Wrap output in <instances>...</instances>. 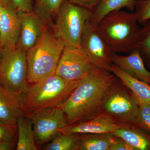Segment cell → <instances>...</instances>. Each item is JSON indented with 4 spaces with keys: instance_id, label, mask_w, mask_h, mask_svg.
<instances>
[{
    "instance_id": "1",
    "label": "cell",
    "mask_w": 150,
    "mask_h": 150,
    "mask_svg": "<svg viewBox=\"0 0 150 150\" xmlns=\"http://www.w3.org/2000/svg\"><path fill=\"white\" fill-rule=\"evenodd\" d=\"M116 76L111 72L94 67L60 106L68 125L88 120L101 113L103 100Z\"/></svg>"
},
{
    "instance_id": "2",
    "label": "cell",
    "mask_w": 150,
    "mask_h": 150,
    "mask_svg": "<svg viewBox=\"0 0 150 150\" xmlns=\"http://www.w3.org/2000/svg\"><path fill=\"white\" fill-rule=\"evenodd\" d=\"M136 13L115 11L98 23L100 34L114 53L129 54L137 48L140 28Z\"/></svg>"
},
{
    "instance_id": "3",
    "label": "cell",
    "mask_w": 150,
    "mask_h": 150,
    "mask_svg": "<svg viewBox=\"0 0 150 150\" xmlns=\"http://www.w3.org/2000/svg\"><path fill=\"white\" fill-rule=\"evenodd\" d=\"M80 80L68 81L54 74L32 83L23 93V114L27 115L49 108L60 107Z\"/></svg>"
},
{
    "instance_id": "4",
    "label": "cell",
    "mask_w": 150,
    "mask_h": 150,
    "mask_svg": "<svg viewBox=\"0 0 150 150\" xmlns=\"http://www.w3.org/2000/svg\"><path fill=\"white\" fill-rule=\"evenodd\" d=\"M64 43L55 35L53 26L27 52L28 81L34 83L55 74L64 48Z\"/></svg>"
},
{
    "instance_id": "5",
    "label": "cell",
    "mask_w": 150,
    "mask_h": 150,
    "mask_svg": "<svg viewBox=\"0 0 150 150\" xmlns=\"http://www.w3.org/2000/svg\"><path fill=\"white\" fill-rule=\"evenodd\" d=\"M92 16V10L63 0L53 24L54 33L65 46L79 47L86 24Z\"/></svg>"
},
{
    "instance_id": "6",
    "label": "cell",
    "mask_w": 150,
    "mask_h": 150,
    "mask_svg": "<svg viewBox=\"0 0 150 150\" xmlns=\"http://www.w3.org/2000/svg\"><path fill=\"white\" fill-rule=\"evenodd\" d=\"M139 108V104L130 90L116 76L105 97L101 113L122 126H134Z\"/></svg>"
},
{
    "instance_id": "7",
    "label": "cell",
    "mask_w": 150,
    "mask_h": 150,
    "mask_svg": "<svg viewBox=\"0 0 150 150\" xmlns=\"http://www.w3.org/2000/svg\"><path fill=\"white\" fill-rule=\"evenodd\" d=\"M27 52L18 46L1 49L0 84L24 93L28 86Z\"/></svg>"
},
{
    "instance_id": "8",
    "label": "cell",
    "mask_w": 150,
    "mask_h": 150,
    "mask_svg": "<svg viewBox=\"0 0 150 150\" xmlns=\"http://www.w3.org/2000/svg\"><path fill=\"white\" fill-rule=\"evenodd\" d=\"M79 48L95 67L111 72L113 52L103 38L98 23L91 18L86 24Z\"/></svg>"
},
{
    "instance_id": "9",
    "label": "cell",
    "mask_w": 150,
    "mask_h": 150,
    "mask_svg": "<svg viewBox=\"0 0 150 150\" xmlns=\"http://www.w3.org/2000/svg\"><path fill=\"white\" fill-rule=\"evenodd\" d=\"M25 115L32 122L38 149L59 134V129L68 125L67 117L60 107L45 108Z\"/></svg>"
},
{
    "instance_id": "10",
    "label": "cell",
    "mask_w": 150,
    "mask_h": 150,
    "mask_svg": "<svg viewBox=\"0 0 150 150\" xmlns=\"http://www.w3.org/2000/svg\"><path fill=\"white\" fill-rule=\"evenodd\" d=\"M79 47L65 46L55 74L68 81H79L94 67Z\"/></svg>"
},
{
    "instance_id": "11",
    "label": "cell",
    "mask_w": 150,
    "mask_h": 150,
    "mask_svg": "<svg viewBox=\"0 0 150 150\" xmlns=\"http://www.w3.org/2000/svg\"><path fill=\"white\" fill-rule=\"evenodd\" d=\"M18 13L21 29L17 46L27 51L37 43L46 30L54 24L52 21L34 9L30 12Z\"/></svg>"
},
{
    "instance_id": "12",
    "label": "cell",
    "mask_w": 150,
    "mask_h": 150,
    "mask_svg": "<svg viewBox=\"0 0 150 150\" xmlns=\"http://www.w3.org/2000/svg\"><path fill=\"white\" fill-rule=\"evenodd\" d=\"M112 118L101 113L93 118L67 125L58 131L66 134H113L123 127Z\"/></svg>"
},
{
    "instance_id": "13",
    "label": "cell",
    "mask_w": 150,
    "mask_h": 150,
    "mask_svg": "<svg viewBox=\"0 0 150 150\" xmlns=\"http://www.w3.org/2000/svg\"><path fill=\"white\" fill-rule=\"evenodd\" d=\"M23 94L0 84V121L17 128L18 118L23 114Z\"/></svg>"
},
{
    "instance_id": "14",
    "label": "cell",
    "mask_w": 150,
    "mask_h": 150,
    "mask_svg": "<svg viewBox=\"0 0 150 150\" xmlns=\"http://www.w3.org/2000/svg\"><path fill=\"white\" fill-rule=\"evenodd\" d=\"M21 24L18 12L11 4L4 6L0 20V48H15L20 35Z\"/></svg>"
},
{
    "instance_id": "15",
    "label": "cell",
    "mask_w": 150,
    "mask_h": 150,
    "mask_svg": "<svg viewBox=\"0 0 150 150\" xmlns=\"http://www.w3.org/2000/svg\"><path fill=\"white\" fill-rule=\"evenodd\" d=\"M112 62L113 64L131 76L150 85V72L145 67L144 63L137 48L126 56H120L113 52Z\"/></svg>"
},
{
    "instance_id": "16",
    "label": "cell",
    "mask_w": 150,
    "mask_h": 150,
    "mask_svg": "<svg viewBox=\"0 0 150 150\" xmlns=\"http://www.w3.org/2000/svg\"><path fill=\"white\" fill-rule=\"evenodd\" d=\"M110 71L130 90L138 104H150V84L133 77L114 64L111 66Z\"/></svg>"
},
{
    "instance_id": "17",
    "label": "cell",
    "mask_w": 150,
    "mask_h": 150,
    "mask_svg": "<svg viewBox=\"0 0 150 150\" xmlns=\"http://www.w3.org/2000/svg\"><path fill=\"white\" fill-rule=\"evenodd\" d=\"M112 134L126 141L135 150H150V135L135 126H123Z\"/></svg>"
},
{
    "instance_id": "18",
    "label": "cell",
    "mask_w": 150,
    "mask_h": 150,
    "mask_svg": "<svg viewBox=\"0 0 150 150\" xmlns=\"http://www.w3.org/2000/svg\"><path fill=\"white\" fill-rule=\"evenodd\" d=\"M18 140L17 150H37L33 134L31 120L23 114L21 115L17 121Z\"/></svg>"
},
{
    "instance_id": "19",
    "label": "cell",
    "mask_w": 150,
    "mask_h": 150,
    "mask_svg": "<svg viewBox=\"0 0 150 150\" xmlns=\"http://www.w3.org/2000/svg\"><path fill=\"white\" fill-rule=\"evenodd\" d=\"M136 0H101L92 10L91 20L98 23L105 15L121 8H126L129 10H135Z\"/></svg>"
},
{
    "instance_id": "20",
    "label": "cell",
    "mask_w": 150,
    "mask_h": 150,
    "mask_svg": "<svg viewBox=\"0 0 150 150\" xmlns=\"http://www.w3.org/2000/svg\"><path fill=\"white\" fill-rule=\"evenodd\" d=\"M79 150H109L116 136L112 134H81Z\"/></svg>"
},
{
    "instance_id": "21",
    "label": "cell",
    "mask_w": 150,
    "mask_h": 150,
    "mask_svg": "<svg viewBox=\"0 0 150 150\" xmlns=\"http://www.w3.org/2000/svg\"><path fill=\"white\" fill-rule=\"evenodd\" d=\"M81 134H66L59 133L50 143L43 148L45 150H79Z\"/></svg>"
},
{
    "instance_id": "22",
    "label": "cell",
    "mask_w": 150,
    "mask_h": 150,
    "mask_svg": "<svg viewBox=\"0 0 150 150\" xmlns=\"http://www.w3.org/2000/svg\"><path fill=\"white\" fill-rule=\"evenodd\" d=\"M140 28L137 49L139 51L144 63L150 69V20Z\"/></svg>"
},
{
    "instance_id": "23",
    "label": "cell",
    "mask_w": 150,
    "mask_h": 150,
    "mask_svg": "<svg viewBox=\"0 0 150 150\" xmlns=\"http://www.w3.org/2000/svg\"><path fill=\"white\" fill-rule=\"evenodd\" d=\"M63 1V0H35L34 9L51 20L52 18L56 16Z\"/></svg>"
},
{
    "instance_id": "24",
    "label": "cell",
    "mask_w": 150,
    "mask_h": 150,
    "mask_svg": "<svg viewBox=\"0 0 150 150\" xmlns=\"http://www.w3.org/2000/svg\"><path fill=\"white\" fill-rule=\"evenodd\" d=\"M134 126L150 134V104L139 105Z\"/></svg>"
},
{
    "instance_id": "25",
    "label": "cell",
    "mask_w": 150,
    "mask_h": 150,
    "mask_svg": "<svg viewBox=\"0 0 150 150\" xmlns=\"http://www.w3.org/2000/svg\"><path fill=\"white\" fill-rule=\"evenodd\" d=\"M135 10L138 23L144 25L150 20V0H136Z\"/></svg>"
},
{
    "instance_id": "26",
    "label": "cell",
    "mask_w": 150,
    "mask_h": 150,
    "mask_svg": "<svg viewBox=\"0 0 150 150\" xmlns=\"http://www.w3.org/2000/svg\"><path fill=\"white\" fill-rule=\"evenodd\" d=\"M17 128L9 126L0 121V142L8 139H16Z\"/></svg>"
},
{
    "instance_id": "27",
    "label": "cell",
    "mask_w": 150,
    "mask_h": 150,
    "mask_svg": "<svg viewBox=\"0 0 150 150\" xmlns=\"http://www.w3.org/2000/svg\"><path fill=\"white\" fill-rule=\"evenodd\" d=\"M11 4L17 12H30L34 10V0H10Z\"/></svg>"
},
{
    "instance_id": "28",
    "label": "cell",
    "mask_w": 150,
    "mask_h": 150,
    "mask_svg": "<svg viewBox=\"0 0 150 150\" xmlns=\"http://www.w3.org/2000/svg\"><path fill=\"white\" fill-rule=\"evenodd\" d=\"M109 150H135L134 148L123 139L116 137Z\"/></svg>"
},
{
    "instance_id": "29",
    "label": "cell",
    "mask_w": 150,
    "mask_h": 150,
    "mask_svg": "<svg viewBox=\"0 0 150 150\" xmlns=\"http://www.w3.org/2000/svg\"><path fill=\"white\" fill-rule=\"evenodd\" d=\"M71 2L80 6H81L83 7L90 9H93L100 2L101 0H69Z\"/></svg>"
},
{
    "instance_id": "30",
    "label": "cell",
    "mask_w": 150,
    "mask_h": 150,
    "mask_svg": "<svg viewBox=\"0 0 150 150\" xmlns=\"http://www.w3.org/2000/svg\"><path fill=\"white\" fill-rule=\"evenodd\" d=\"M15 139L5 140L0 142V150L13 149Z\"/></svg>"
},
{
    "instance_id": "31",
    "label": "cell",
    "mask_w": 150,
    "mask_h": 150,
    "mask_svg": "<svg viewBox=\"0 0 150 150\" xmlns=\"http://www.w3.org/2000/svg\"><path fill=\"white\" fill-rule=\"evenodd\" d=\"M1 2L4 6H7L11 4L10 0H0Z\"/></svg>"
},
{
    "instance_id": "32",
    "label": "cell",
    "mask_w": 150,
    "mask_h": 150,
    "mask_svg": "<svg viewBox=\"0 0 150 150\" xmlns=\"http://www.w3.org/2000/svg\"><path fill=\"white\" fill-rule=\"evenodd\" d=\"M4 6H4L2 3L0 1V20H1V17L2 14Z\"/></svg>"
},
{
    "instance_id": "33",
    "label": "cell",
    "mask_w": 150,
    "mask_h": 150,
    "mask_svg": "<svg viewBox=\"0 0 150 150\" xmlns=\"http://www.w3.org/2000/svg\"><path fill=\"white\" fill-rule=\"evenodd\" d=\"M1 49L0 48V61L1 60Z\"/></svg>"
}]
</instances>
